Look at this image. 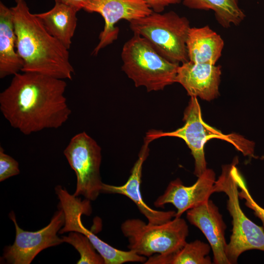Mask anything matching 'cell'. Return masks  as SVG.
Returning a JSON list of instances; mask_svg holds the SVG:
<instances>
[{
    "label": "cell",
    "instance_id": "16",
    "mask_svg": "<svg viewBox=\"0 0 264 264\" xmlns=\"http://www.w3.org/2000/svg\"><path fill=\"white\" fill-rule=\"evenodd\" d=\"M223 47L221 36L208 25L190 28L186 41L189 61L216 65Z\"/></svg>",
    "mask_w": 264,
    "mask_h": 264
},
{
    "label": "cell",
    "instance_id": "23",
    "mask_svg": "<svg viewBox=\"0 0 264 264\" xmlns=\"http://www.w3.org/2000/svg\"><path fill=\"white\" fill-rule=\"evenodd\" d=\"M20 171L17 161L4 153L0 147V181L19 174Z\"/></svg>",
    "mask_w": 264,
    "mask_h": 264
},
{
    "label": "cell",
    "instance_id": "22",
    "mask_svg": "<svg viewBox=\"0 0 264 264\" xmlns=\"http://www.w3.org/2000/svg\"><path fill=\"white\" fill-rule=\"evenodd\" d=\"M235 174L238 187L240 189V191H239V198L244 199L245 206L253 211L254 214L261 220L264 227V209L259 206L251 197L238 168L236 170Z\"/></svg>",
    "mask_w": 264,
    "mask_h": 264
},
{
    "label": "cell",
    "instance_id": "14",
    "mask_svg": "<svg viewBox=\"0 0 264 264\" xmlns=\"http://www.w3.org/2000/svg\"><path fill=\"white\" fill-rule=\"evenodd\" d=\"M152 141L144 138V143L139 151L138 157L131 170L126 182L121 186H115L103 183L101 193L117 194L124 195L132 200L139 211L152 224H162L174 218L176 212L154 210L144 201L140 191L142 166L149 154V144Z\"/></svg>",
    "mask_w": 264,
    "mask_h": 264
},
{
    "label": "cell",
    "instance_id": "19",
    "mask_svg": "<svg viewBox=\"0 0 264 264\" xmlns=\"http://www.w3.org/2000/svg\"><path fill=\"white\" fill-rule=\"evenodd\" d=\"M210 244L196 240L169 253L150 256L144 264H211Z\"/></svg>",
    "mask_w": 264,
    "mask_h": 264
},
{
    "label": "cell",
    "instance_id": "15",
    "mask_svg": "<svg viewBox=\"0 0 264 264\" xmlns=\"http://www.w3.org/2000/svg\"><path fill=\"white\" fill-rule=\"evenodd\" d=\"M221 67L188 61L179 65L176 83L181 85L191 97L210 101L219 94Z\"/></svg>",
    "mask_w": 264,
    "mask_h": 264
},
{
    "label": "cell",
    "instance_id": "18",
    "mask_svg": "<svg viewBox=\"0 0 264 264\" xmlns=\"http://www.w3.org/2000/svg\"><path fill=\"white\" fill-rule=\"evenodd\" d=\"M78 11L70 6L55 0L52 9L35 15L49 33L69 49L77 26Z\"/></svg>",
    "mask_w": 264,
    "mask_h": 264
},
{
    "label": "cell",
    "instance_id": "20",
    "mask_svg": "<svg viewBox=\"0 0 264 264\" xmlns=\"http://www.w3.org/2000/svg\"><path fill=\"white\" fill-rule=\"evenodd\" d=\"M182 2L190 9L212 10L218 22L225 28L232 25H239L245 17L239 0H182Z\"/></svg>",
    "mask_w": 264,
    "mask_h": 264
},
{
    "label": "cell",
    "instance_id": "17",
    "mask_svg": "<svg viewBox=\"0 0 264 264\" xmlns=\"http://www.w3.org/2000/svg\"><path fill=\"white\" fill-rule=\"evenodd\" d=\"M23 63L16 50V36L10 8L0 2V78L22 71Z\"/></svg>",
    "mask_w": 264,
    "mask_h": 264
},
{
    "label": "cell",
    "instance_id": "1",
    "mask_svg": "<svg viewBox=\"0 0 264 264\" xmlns=\"http://www.w3.org/2000/svg\"><path fill=\"white\" fill-rule=\"evenodd\" d=\"M66 86L63 79L17 73L0 93V110L11 126L25 135L59 128L71 113L65 96Z\"/></svg>",
    "mask_w": 264,
    "mask_h": 264
},
{
    "label": "cell",
    "instance_id": "7",
    "mask_svg": "<svg viewBox=\"0 0 264 264\" xmlns=\"http://www.w3.org/2000/svg\"><path fill=\"white\" fill-rule=\"evenodd\" d=\"M121 230L128 239V249L148 258L179 249L187 242L189 234L188 226L181 217L155 224L139 219H128L122 223Z\"/></svg>",
    "mask_w": 264,
    "mask_h": 264
},
{
    "label": "cell",
    "instance_id": "13",
    "mask_svg": "<svg viewBox=\"0 0 264 264\" xmlns=\"http://www.w3.org/2000/svg\"><path fill=\"white\" fill-rule=\"evenodd\" d=\"M186 218L198 228L208 240L215 264H230L225 250L226 225L218 207L211 200L186 211Z\"/></svg>",
    "mask_w": 264,
    "mask_h": 264
},
{
    "label": "cell",
    "instance_id": "12",
    "mask_svg": "<svg viewBox=\"0 0 264 264\" xmlns=\"http://www.w3.org/2000/svg\"><path fill=\"white\" fill-rule=\"evenodd\" d=\"M216 180L215 173L208 168L191 186H185L177 178L169 183L164 193L156 198L154 204L163 208L166 204H172L177 210L175 217H181L188 210L209 200L215 193Z\"/></svg>",
    "mask_w": 264,
    "mask_h": 264
},
{
    "label": "cell",
    "instance_id": "8",
    "mask_svg": "<svg viewBox=\"0 0 264 264\" xmlns=\"http://www.w3.org/2000/svg\"><path fill=\"white\" fill-rule=\"evenodd\" d=\"M77 177L75 197L83 196L90 201L97 199L103 184L100 168L101 148L85 132L75 135L64 151Z\"/></svg>",
    "mask_w": 264,
    "mask_h": 264
},
{
    "label": "cell",
    "instance_id": "24",
    "mask_svg": "<svg viewBox=\"0 0 264 264\" xmlns=\"http://www.w3.org/2000/svg\"><path fill=\"white\" fill-rule=\"evenodd\" d=\"M153 11L161 13L166 7L180 3L182 0H143Z\"/></svg>",
    "mask_w": 264,
    "mask_h": 264
},
{
    "label": "cell",
    "instance_id": "11",
    "mask_svg": "<svg viewBox=\"0 0 264 264\" xmlns=\"http://www.w3.org/2000/svg\"><path fill=\"white\" fill-rule=\"evenodd\" d=\"M83 10L99 14L105 22L99 42L92 52L94 55L117 39L119 30L115 25L120 20L130 22L153 12L143 0H88Z\"/></svg>",
    "mask_w": 264,
    "mask_h": 264
},
{
    "label": "cell",
    "instance_id": "25",
    "mask_svg": "<svg viewBox=\"0 0 264 264\" xmlns=\"http://www.w3.org/2000/svg\"><path fill=\"white\" fill-rule=\"evenodd\" d=\"M70 6L78 11L83 9L84 6L88 0H55Z\"/></svg>",
    "mask_w": 264,
    "mask_h": 264
},
{
    "label": "cell",
    "instance_id": "10",
    "mask_svg": "<svg viewBox=\"0 0 264 264\" xmlns=\"http://www.w3.org/2000/svg\"><path fill=\"white\" fill-rule=\"evenodd\" d=\"M9 217L15 224L16 237L13 244L6 246L3 250L2 258L8 264H30L44 249L64 242L63 239L57 235L65 223L64 212L60 208L47 225L35 232L21 229L13 212Z\"/></svg>",
    "mask_w": 264,
    "mask_h": 264
},
{
    "label": "cell",
    "instance_id": "5",
    "mask_svg": "<svg viewBox=\"0 0 264 264\" xmlns=\"http://www.w3.org/2000/svg\"><path fill=\"white\" fill-rule=\"evenodd\" d=\"M238 162L236 157L231 163L223 165L214 184L215 193L223 192L227 195L226 208L232 219V234L225 250L230 264H237L240 256L246 251H264V228L248 218L240 205L235 174Z\"/></svg>",
    "mask_w": 264,
    "mask_h": 264
},
{
    "label": "cell",
    "instance_id": "21",
    "mask_svg": "<svg viewBox=\"0 0 264 264\" xmlns=\"http://www.w3.org/2000/svg\"><path fill=\"white\" fill-rule=\"evenodd\" d=\"M62 238L64 242L72 245L79 253L80 258L77 264H105L103 257L96 252L92 243L84 234L72 231Z\"/></svg>",
    "mask_w": 264,
    "mask_h": 264
},
{
    "label": "cell",
    "instance_id": "6",
    "mask_svg": "<svg viewBox=\"0 0 264 264\" xmlns=\"http://www.w3.org/2000/svg\"><path fill=\"white\" fill-rule=\"evenodd\" d=\"M133 34L145 38L168 61L180 65L189 61L186 41L191 26L189 20L174 11L153 12L130 22Z\"/></svg>",
    "mask_w": 264,
    "mask_h": 264
},
{
    "label": "cell",
    "instance_id": "4",
    "mask_svg": "<svg viewBox=\"0 0 264 264\" xmlns=\"http://www.w3.org/2000/svg\"><path fill=\"white\" fill-rule=\"evenodd\" d=\"M122 70L136 87L148 92L163 90L176 83L179 64L160 55L143 37L136 34L123 45Z\"/></svg>",
    "mask_w": 264,
    "mask_h": 264
},
{
    "label": "cell",
    "instance_id": "9",
    "mask_svg": "<svg viewBox=\"0 0 264 264\" xmlns=\"http://www.w3.org/2000/svg\"><path fill=\"white\" fill-rule=\"evenodd\" d=\"M55 192L59 199L60 208L64 214L65 223L59 234L67 232H78L88 238L97 252L103 257L105 264H122L127 262L144 263L147 258L129 250L124 251L116 249L102 241L92 231L87 229L81 220L82 215L89 216L92 212L90 200L71 195L60 185L55 188Z\"/></svg>",
    "mask_w": 264,
    "mask_h": 264
},
{
    "label": "cell",
    "instance_id": "3",
    "mask_svg": "<svg viewBox=\"0 0 264 264\" xmlns=\"http://www.w3.org/2000/svg\"><path fill=\"white\" fill-rule=\"evenodd\" d=\"M184 126L170 132L151 130L145 137L151 141L161 137H176L183 139L191 151L195 161L194 174L198 177L207 169L204 147L206 143L213 138L226 141L232 144L244 156L254 157V144L236 133L223 134L204 122L202 118L200 106L197 97H191L184 112Z\"/></svg>",
    "mask_w": 264,
    "mask_h": 264
},
{
    "label": "cell",
    "instance_id": "2",
    "mask_svg": "<svg viewBox=\"0 0 264 264\" xmlns=\"http://www.w3.org/2000/svg\"><path fill=\"white\" fill-rule=\"evenodd\" d=\"M11 7L16 36V50L23 61L22 72L71 80L74 69L67 49L30 12L25 0Z\"/></svg>",
    "mask_w": 264,
    "mask_h": 264
}]
</instances>
